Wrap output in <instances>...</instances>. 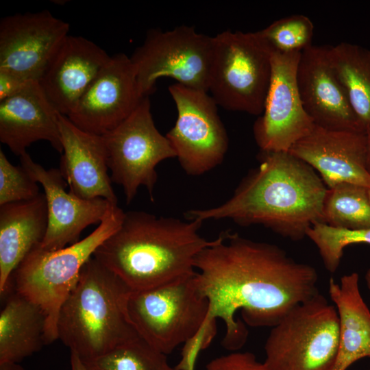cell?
I'll return each mask as SVG.
<instances>
[{
  "instance_id": "obj_1",
  "label": "cell",
  "mask_w": 370,
  "mask_h": 370,
  "mask_svg": "<svg viewBox=\"0 0 370 370\" xmlns=\"http://www.w3.org/2000/svg\"><path fill=\"white\" fill-rule=\"evenodd\" d=\"M195 281L209 304L205 319L225 325L222 346L232 352L245 343L252 327H273L293 308L319 293L318 273L280 247L223 232L197 256Z\"/></svg>"
},
{
  "instance_id": "obj_2",
  "label": "cell",
  "mask_w": 370,
  "mask_h": 370,
  "mask_svg": "<svg viewBox=\"0 0 370 370\" xmlns=\"http://www.w3.org/2000/svg\"><path fill=\"white\" fill-rule=\"evenodd\" d=\"M259 166L221 205L187 212V219H230L261 224L283 237L299 241L313 224L323 223L327 188L309 164L289 152L260 151Z\"/></svg>"
},
{
  "instance_id": "obj_3",
  "label": "cell",
  "mask_w": 370,
  "mask_h": 370,
  "mask_svg": "<svg viewBox=\"0 0 370 370\" xmlns=\"http://www.w3.org/2000/svg\"><path fill=\"white\" fill-rule=\"evenodd\" d=\"M203 222L125 212L119 229L93 257L132 291L155 287L196 273L199 254L214 243L199 233Z\"/></svg>"
},
{
  "instance_id": "obj_4",
  "label": "cell",
  "mask_w": 370,
  "mask_h": 370,
  "mask_svg": "<svg viewBox=\"0 0 370 370\" xmlns=\"http://www.w3.org/2000/svg\"><path fill=\"white\" fill-rule=\"evenodd\" d=\"M131 291L116 274L91 257L60 308L58 339L86 362L139 336L127 314Z\"/></svg>"
},
{
  "instance_id": "obj_5",
  "label": "cell",
  "mask_w": 370,
  "mask_h": 370,
  "mask_svg": "<svg viewBox=\"0 0 370 370\" xmlns=\"http://www.w3.org/2000/svg\"><path fill=\"white\" fill-rule=\"evenodd\" d=\"M124 213L118 205H112L86 237L57 250H46L38 245L13 273L14 290L37 304L45 314L47 344L58 339L60 310L75 286L82 267L119 229Z\"/></svg>"
},
{
  "instance_id": "obj_6",
  "label": "cell",
  "mask_w": 370,
  "mask_h": 370,
  "mask_svg": "<svg viewBox=\"0 0 370 370\" xmlns=\"http://www.w3.org/2000/svg\"><path fill=\"white\" fill-rule=\"evenodd\" d=\"M338 344L337 310L319 293L272 327L264 362L270 370H332Z\"/></svg>"
},
{
  "instance_id": "obj_7",
  "label": "cell",
  "mask_w": 370,
  "mask_h": 370,
  "mask_svg": "<svg viewBox=\"0 0 370 370\" xmlns=\"http://www.w3.org/2000/svg\"><path fill=\"white\" fill-rule=\"evenodd\" d=\"M271 71V51L256 32L225 30L213 36L208 92L218 106L260 116Z\"/></svg>"
},
{
  "instance_id": "obj_8",
  "label": "cell",
  "mask_w": 370,
  "mask_h": 370,
  "mask_svg": "<svg viewBox=\"0 0 370 370\" xmlns=\"http://www.w3.org/2000/svg\"><path fill=\"white\" fill-rule=\"evenodd\" d=\"M195 275L131 291L128 297L127 314L136 332L166 355L193 336L208 314V301L197 288Z\"/></svg>"
},
{
  "instance_id": "obj_9",
  "label": "cell",
  "mask_w": 370,
  "mask_h": 370,
  "mask_svg": "<svg viewBox=\"0 0 370 370\" xmlns=\"http://www.w3.org/2000/svg\"><path fill=\"white\" fill-rule=\"evenodd\" d=\"M212 57L213 36L181 25L168 31L149 30L130 59L140 91L145 97L154 91L161 77L208 92Z\"/></svg>"
},
{
  "instance_id": "obj_10",
  "label": "cell",
  "mask_w": 370,
  "mask_h": 370,
  "mask_svg": "<svg viewBox=\"0 0 370 370\" xmlns=\"http://www.w3.org/2000/svg\"><path fill=\"white\" fill-rule=\"evenodd\" d=\"M112 182L122 186L129 204L140 186L148 190L151 201L158 180L156 166L176 158L166 136L156 128L149 96L112 130L103 135Z\"/></svg>"
},
{
  "instance_id": "obj_11",
  "label": "cell",
  "mask_w": 370,
  "mask_h": 370,
  "mask_svg": "<svg viewBox=\"0 0 370 370\" xmlns=\"http://www.w3.org/2000/svg\"><path fill=\"white\" fill-rule=\"evenodd\" d=\"M168 89L177 116L165 136L184 171L190 175H202L223 162L228 148L218 105L208 92L178 83Z\"/></svg>"
},
{
  "instance_id": "obj_12",
  "label": "cell",
  "mask_w": 370,
  "mask_h": 370,
  "mask_svg": "<svg viewBox=\"0 0 370 370\" xmlns=\"http://www.w3.org/2000/svg\"><path fill=\"white\" fill-rule=\"evenodd\" d=\"M301 53L271 51L270 85L263 112L253 127L260 151L288 152L315 126L304 108L297 85Z\"/></svg>"
},
{
  "instance_id": "obj_13",
  "label": "cell",
  "mask_w": 370,
  "mask_h": 370,
  "mask_svg": "<svg viewBox=\"0 0 370 370\" xmlns=\"http://www.w3.org/2000/svg\"><path fill=\"white\" fill-rule=\"evenodd\" d=\"M69 28L68 23L47 10L2 18L0 70L27 81H39Z\"/></svg>"
},
{
  "instance_id": "obj_14",
  "label": "cell",
  "mask_w": 370,
  "mask_h": 370,
  "mask_svg": "<svg viewBox=\"0 0 370 370\" xmlns=\"http://www.w3.org/2000/svg\"><path fill=\"white\" fill-rule=\"evenodd\" d=\"M143 97L130 57L119 53L110 57L66 116L79 129L103 136L128 117Z\"/></svg>"
},
{
  "instance_id": "obj_15",
  "label": "cell",
  "mask_w": 370,
  "mask_h": 370,
  "mask_svg": "<svg viewBox=\"0 0 370 370\" xmlns=\"http://www.w3.org/2000/svg\"><path fill=\"white\" fill-rule=\"evenodd\" d=\"M19 159L21 166L44 189L48 210L47 232L40 245L44 249L57 250L77 243L82 231L100 223L114 205L103 198L85 199L67 192L59 169H45L27 152Z\"/></svg>"
},
{
  "instance_id": "obj_16",
  "label": "cell",
  "mask_w": 370,
  "mask_h": 370,
  "mask_svg": "<svg viewBox=\"0 0 370 370\" xmlns=\"http://www.w3.org/2000/svg\"><path fill=\"white\" fill-rule=\"evenodd\" d=\"M296 78L304 108L315 125L366 133L332 67L327 47L312 45L301 53Z\"/></svg>"
},
{
  "instance_id": "obj_17",
  "label": "cell",
  "mask_w": 370,
  "mask_h": 370,
  "mask_svg": "<svg viewBox=\"0 0 370 370\" xmlns=\"http://www.w3.org/2000/svg\"><path fill=\"white\" fill-rule=\"evenodd\" d=\"M288 152L318 171L328 188L346 182L370 188L366 133L315 125Z\"/></svg>"
},
{
  "instance_id": "obj_18",
  "label": "cell",
  "mask_w": 370,
  "mask_h": 370,
  "mask_svg": "<svg viewBox=\"0 0 370 370\" xmlns=\"http://www.w3.org/2000/svg\"><path fill=\"white\" fill-rule=\"evenodd\" d=\"M110 57L92 41L68 35L38 82L56 110L66 116Z\"/></svg>"
},
{
  "instance_id": "obj_19",
  "label": "cell",
  "mask_w": 370,
  "mask_h": 370,
  "mask_svg": "<svg viewBox=\"0 0 370 370\" xmlns=\"http://www.w3.org/2000/svg\"><path fill=\"white\" fill-rule=\"evenodd\" d=\"M59 128L62 146L59 170L69 186V191L82 199L101 197L118 205L108 173L103 136L79 129L61 114Z\"/></svg>"
},
{
  "instance_id": "obj_20",
  "label": "cell",
  "mask_w": 370,
  "mask_h": 370,
  "mask_svg": "<svg viewBox=\"0 0 370 370\" xmlns=\"http://www.w3.org/2000/svg\"><path fill=\"white\" fill-rule=\"evenodd\" d=\"M38 81L18 93L0 101V141L21 156L38 140L48 141L62 153L59 116Z\"/></svg>"
},
{
  "instance_id": "obj_21",
  "label": "cell",
  "mask_w": 370,
  "mask_h": 370,
  "mask_svg": "<svg viewBox=\"0 0 370 370\" xmlns=\"http://www.w3.org/2000/svg\"><path fill=\"white\" fill-rule=\"evenodd\" d=\"M48 210L45 193L0 206V293L8 289L13 273L47 232Z\"/></svg>"
},
{
  "instance_id": "obj_22",
  "label": "cell",
  "mask_w": 370,
  "mask_h": 370,
  "mask_svg": "<svg viewBox=\"0 0 370 370\" xmlns=\"http://www.w3.org/2000/svg\"><path fill=\"white\" fill-rule=\"evenodd\" d=\"M357 273L343 275L340 284L330 278L328 293L339 321V344L332 370H347L358 360L370 357V310L359 289Z\"/></svg>"
},
{
  "instance_id": "obj_23",
  "label": "cell",
  "mask_w": 370,
  "mask_h": 370,
  "mask_svg": "<svg viewBox=\"0 0 370 370\" xmlns=\"http://www.w3.org/2000/svg\"><path fill=\"white\" fill-rule=\"evenodd\" d=\"M47 344L44 312L14 289L0 313V365L18 363Z\"/></svg>"
},
{
  "instance_id": "obj_24",
  "label": "cell",
  "mask_w": 370,
  "mask_h": 370,
  "mask_svg": "<svg viewBox=\"0 0 370 370\" xmlns=\"http://www.w3.org/2000/svg\"><path fill=\"white\" fill-rule=\"evenodd\" d=\"M327 51L335 75L366 132L370 129V51L349 42L327 46Z\"/></svg>"
},
{
  "instance_id": "obj_25",
  "label": "cell",
  "mask_w": 370,
  "mask_h": 370,
  "mask_svg": "<svg viewBox=\"0 0 370 370\" xmlns=\"http://www.w3.org/2000/svg\"><path fill=\"white\" fill-rule=\"evenodd\" d=\"M369 188L341 183L328 188L323 202V223L356 230L370 227Z\"/></svg>"
},
{
  "instance_id": "obj_26",
  "label": "cell",
  "mask_w": 370,
  "mask_h": 370,
  "mask_svg": "<svg viewBox=\"0 0 370 370\" xmlns=\"http://www.w3.org/2000/svg\"><path fill=\"white\" fill-rule=\"evenodd\" d=\"M84 363L88 370H176L167 355L140 336Z\"/></svg>"
},
{
  "instance_id": "obj_27",
  "label": "cell",
  "mask_w": 370,
  "mask_h": 370,
  "mask_svg": "<svg viewBox=\"0 0 370 370\" xmlns=\"http://www.w3.org/2000/svg\"><path fill=\"white\" fill-rule=\"evenodd\" d=\"M306 236L317 247L325 269L334 273L345 247L357 243L370 245V227L349 230L318 222L308 229Z\"/></svg>"
},
{
  "instance_id": "obj_28",
  "label": "cell",
  "mask_w": 370,
  "mask_h": 370,
  "mask_svg": "<svg viewBox=\"0 0 370 370\" xmlns=\"http://www.w3.org/2000/svg\"><path fill=\"white\" fill-rule=\"evenodd\" d=\"M314 25L302 14H294L278 19L256 32L271 51L302 52L312 45Z\"/></svg>"
},
{
  "instance_id": "obj_29",
  "label": "cell",
  "mask_w": 370,
  "mask_h": 370,
  "mask_svg": "<svg viewBox=\"0 0 370 370\" xmlns=\"http://www.w3.org/2000/svg\"><path fill=\"white\" fill-rule=\"evenodd\" d=\"M38 184L21 165H13L0 149V206L36 197L40 193Z\"/></svg>"
},
{
  "instance_id": "obj_30",
  "label": "cell",
  "mask_w": 370,
  "mask_h": 370,
  "mask_svg": "<svg viewBox=\"0 0 370 370\" xmlns=\"http://www.w3.org/2000/svg\"><path fill=\"white\" fill-rule=\"evenodd\" d=\"M217 332V320L205 319L197 332L183 344L176 370H195L199 353L210 345Z\"/></svg>"
},
{
  "instance_id": "obj_31",
  "label": "cell",
  "mask_w": 370,
  "mask_h": 370,
  "mask_svg": "<svg viewBox=\"0 0 370 370\" xmlns=\"http://www.w3.org/2000/svg\"><path fill=\"white\" fill-rule=\"evenodd\" d=\"M205 370H270L249 352H232L210 360Z\"/></svg>"
},
{
  "instance_id": "obj_32",
  "label": "cell",
  "mask_w": 370,
  "mask_h": 370,
  "mask_svg": "<svg viewBox=\"0 0 370 370\" xmlns=\"http://www.w3.org/2000/svg\"><path fill=\"white\" fill-rule=\"evenodd\" d=\"M32 82L0 70V101L18 93Z\"/></svg>"
},
{
  "instance_id": "obj_33",
  "label": "cell",
  "mask_w": 370,
  "mask_h": 370,
  "mask_svg": "<svg viewBox=\"0 0 370 370\" xmlns=\"http://www.w3.org/2000/svg\"><path fill=\"white\" fill-rule=\"evenodd\" d=\"M70 362L71 370H88L84 362L73 352H71Z\"/></svg>"
},
{
  "instance_id": "obj_34",
  "label": "cell",
  "mask_w": 370,
  "mask_h": 370,
  "mask_svg": "<svg viewBox=\"0 0 370 370\" xmlns=\"http://www.w3.org/2000/svg\"><path fill=\"white\" fill-rule=\"evenodd\" d=\"M367 137V156H366V165L367 171L370 175V129L366 132Z\"/></svg>"
},
{
  "instance_id": "obj_35",
  "label": "cell",
  "mask_w": 370,
  "mask_h": 370,
  "mask_svg": "<svg viewBox=\"0 0 370 370\" xmlns=\"http://www.w3.org/2000/svg\"><path fill=\"white\" fill-rule=\"evenodd\" d=\"M0 370H25L18 363H5L0 365Z\"/></svg>"
},
{
  "instance_id": "obj_36",
  "label": "cell",
  "mask_w": 370,
  "mask_h": 370,
  "mask_svg": "<svg viewBox=\"0 0 370 370\" xmlns=\"http://www.w3.org/2000/svg\"><path fill=\"white\" fill-rule=\"evenodd\" d=\"M365 280H366L367 286L370 291V269L367 271L365 275Z\"/></svg>"
},
{
  "instance_id": "obj_37",
  "label": "cell",
  "mask_w": 370,
  "mask_h": 370,
  "mask_svg": "<svg viewBox=\"0 0 370 370\" xmlns=\"http://www.w3.org/2000/svg\"><path fill=\"white\" fill-rule=\"evenodd\" d=\"M368 192H369V201H370V188H369Z\"/></svg>"
},
{
  "instance_id": "obj_38",
  "label": "cell",
  "mask_w": 370,
  "mask_h": 370,
  "mask_svg": "<svg viewBox=\"0 0 370 370\" xmlns=\"http://www.w3.org/2000/svg\"><path fill=\"white\" fill-rule=\"evenodd\" d=\"M370 370V369H369Z\"/></svg>"
}]
</instances>
